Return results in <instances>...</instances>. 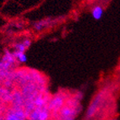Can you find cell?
<instances>
[{"label":"cell","mask_w":120,"mask_h":120,"mask_svg":"<svg viewBox=\"0 0 120 120\" xmlns=\"http://www.w3.org/2000/svg\"><path fill=\"white\" fill-rule=\"evenodd\" d=\"M104 14V10L102 8V5H99V4H97L92 7V9H91V14H92V18L96 20H99L102 18Z\"/></svg>","instance_id":"1"},{"label":"cell","mask_w":120,"mask_h":120,"mask_svg":"<svg viewBox=\"0 0 120 120\" xmlns=\"http://www.w3.org/2000/svg\"><path fill=\"white\" fill-rule=\"evenodd\" d=\"M52 22H53V20L50 19H44V20H40V21H39V22L34 23V28L36 30L40 31V30H43L44 28H46L47 26H49Z\"/></svg>","instance_id":"2"},{"label":"cell","mask_w":120,"mask_h":120,"mask_svg":"<svg viewBox=\"0 0 120 120\" xmlns=\"http://www.w3.org/2000/svg\"><path fill=\"white\" fill-rule=\"evenodd\" d=\"M14 56L17 58V60L20 62H25L27 60V56L24 54V52L22 51H16L14 53Z\"/></svg>","instance_id":"3"},{"label":"cell","mask_w":120,"mask_h":120,"mask_svg":"<svg viewBox=\"0 0 120 120\" xmlns=\"http://www.w3.org/2000/svg\"><path fill=\"white\" fill-rule=\"evenodd\" d=\"M14 47L16 48L17 51H22V52H24V50H25L26 49V46L24 45V43H17V44H15V45H14Z\"/></svg>","instance_id":"4"}]
</instances>
